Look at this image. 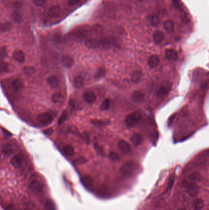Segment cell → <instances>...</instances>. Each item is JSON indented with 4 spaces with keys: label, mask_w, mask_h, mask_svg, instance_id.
<instances>
[{
    "label": "cell",
    "mask_w": 209,
    "mask_h": 210,
    "mask_svg": "<svg viewBox=\"0 0 209 210\" xmlns=\"http://www.w3.org/2000/svg\"><path fill=\"white\" fill-rule=\"evenodd\" d=\"M85 44L89 49H96L98 48H109L115 44L113 39L106 38L104 39H97L94 38L88 39L85 41Z\"/></svg>",
    "instance_id": "6da1fadb"
},
{
    "label": "cell",
    "mask_w": 209,
    "mask_h": 210,
    "mask_svg": "<svg viewBox=\"0 0 209 210\" xmlns=\"http://www.w3.org/2000/svg\"><path fill=\"white\" fill-rule=\"evenodd\" d=\"M137 167V163L133 160L125 162L120 167V172L124 175L130 176L134 173Z\"/></svg>",
    "instance_id": "7a4b0ae2"
},
{
    "label": "cell",
    "mask_w": 209,
    "mask_h": 210,
    "mask_svg": "<svg viewBox=\"0 0 209 210\" xmlns=\"http://www.w3.org/2000/svg\"><path fill=\"white\" fill-rule=\"evenodd\" d=\"M141 118L142 115L139 112H134L128 115L124 121L128 127H133L139 122Z\"/></svg>",
    "instance_id": "3957f363"
},
{
    "label": "cell",
    "mask_w": 209,
    "mask_h": 210,
    "mask_svg": "<svg viewBox=\"0 0 209 210\" xmlns=\"http://www.w3.org/2000/svg\"><path fill=\"white\" fill-rule=\"evenodd\" d=\"M182 186L187 193L191 197H196L199 192V187L194 183H189L188 181H184Z\"/></svg>",
    "instance_id": "277c9868"
},
{
    "label": "cell",
    "mask_w": 209,
    "mask_h": 210,
    "mask_svg": "<svg viewBox=\"0 0 209 210\" xmlns=\"http://www.w3.org/2000/svg\"><path fill=\"white\" fill-rule=\"evenodd\" d=\"M172 84L169 81H164L157 90V95L159 96H162L168 95L171 90Z\"/></svg>",
    "instance_id": "5b68a950"
},
{
    "label": "cell",
    "mask_w": 209,
    "mask_h": 210,
    "mask_svg": "<svg viewBox=\"0 0 209 210\" xmlns=\"http://www.w3.org/2000/svg\"><path fill=\"white\" fill-rule=\"evenodd\" d=\"M53 117L49 113H43L38 115L37 117V122L43 125H49L53 121Z\"/></svg>",
    "instance_id": "8992f818"
},
{
    "label": "cell",
    "mask_w": 209,
    "mask_h": 210,
    "mask_svg": "<svg viewBox=\"0 0 209 210\" xmlns=\"http://www.w3.org/2000/svg\"><path fill=\"white\" fill-rule=\"evenodd\" d=\"M30 189L34 193H40L43 189V184L37 179H32L28 184Z\"/></svg>",
    "instance_id": "52a82bcc"
},
{
    "label": "cell",
    "mask_w": 209,
    "mask_h": 210,
    "mask_svg": "<svg viewBox=\"0 0 209 210\" xmlns=\"http://www.w3.org/2000/svg\"><path fill=\"white\" fill-rule=\"evenodd\" d=\"M132 100L136 103H141L144 102L145 95L141 90H136L132 95Z\"/></svg>",
    "instance_id": "ba28073f"
},
{
    "label": "cell",
    "mask_w": 209,
    "mask_h": 210,
    "mask_svg": "<svg viewBox=\"0 0 209 210\" xmlns=\"http://www.w3.org/2000/svg\"><path fill=\"white\" fill-rule=\"evenodd\" d=\"M118 148L119 150L124 154L129 153L131 151V146L128 143L125 142L124 140H120L118 143Z\"/></svg>",
    "instance_id": "9c48e42d"
},
{
    "label": "cell",
    "mask_w": 209,
    "mask_h": 210,
    "mask_svg": "<svg viewBox=\"0 0 209 210\" xmlns=\"http://www.w3.org/2000/svg\"><path fill=\"white\" fill-rule=\"evenodd\" d=\"M60 11H61V9L59 6L58 5L52 6L48 10L47 15L49 17L51 18L57 17L59 16V14H60Z\"/></svg>",
    "instance_id": "30bf717a"
},
{
    "label": "cell",
    "mask_w": 209,
    "mask_h": 210,
    "mask_svg": "<svg viewBox=\"0 0 209 210\" xmlns=\"http://www.w3.org/2000/svg\"><path fill=\"white\" fill-rule=\"evenodd\" d=\"M83 99L85 102L88 104L94 103L96 99V93L93 91H88L83 94Z\"/></svg>",
    "instance_id": "8fae6325"
},
{
    "label": "cell",
    "mask_w": 209,
    "mask_h": 210,
    "mask_svg": "<svg viewBox=\"0 0 209 210\" xmlns=\"http://www.w3.org/2000/svg\"><path fill=\"white\" fill-rule=\"evenodd\" d=\"M165 55L167 59L172 61H176L178 59V54L176 50L172 49H167L165 51Z\"/></svg>",
    "instance_id": "7c38bea8"
},
{
    "label": "cell",
    "mask_w": 209,
    "mask_h": 210,
    "mask_svg": "<svg viewBox=\"0 0 209 210\" xmlns=\"http://www.w3.org/2000/svg\"><path fill=\"white\" fill-rule=\"evenodd\" d=\"M13 58L17 62L20 63H23L25 60V53H23V51H22L20 50H16L13 53Z\"/></svg>",
    "instance_id": "4fadbf2b"
},
{
    "label": "cell",
    "mask_w": 209,
    "mask_h": 210,
    "mask_svg": "<svg viewBox=\"0 0 209 210\" xmlns=\"http://www.w3.org/2000/svg\"><path fill=\"white\" fill-rule=\"evenodd\" d=\"M160 63V59L158 55H153L149 58L148 61V66L151 68H155L157 67Z\"/></svg>",
    "instance_id": "5bb4252c"
},
{
    "label": "cell",
    "mask_w": 209,
    "mask_h": 210,
    "mask_svg": "<svg viewBox=\"0 0 209 210\" xmlns=\"http://www.w3.org/2000/svg\"><path fill=\"white\" fill-rule=\"evenodd\" d=\"M61 63L64 67L69 68L73 65L74 60L70 56L64 55L61 58Z\"/></svg>",
    "instance_id": "9a60e30c"
},
{
    "label": "cell",
    "mask_w": 209,
    "mask_h": 210,
    "mask_svg": "<svg viewBox=\"0 0 209 210\" xmlns=\"http://www.w3.org/2000/svg\"><path fill=\"white\" fill-rule=\"evenodd\" d=\"M81 182L82 184L85 187L89 188L91 187L94 183L93 178L90 176H84L81 178Z\"/></svg>",
    "instance_id": "2e32d148"
},
{
    "label": "cell",
    "mask_w": 209,
    "mask_h": 210,
    "mask_svg": "<svg viewBox=\"0 0 209 210\" xmlns=\"http://www.w3.org/2000/svg\"><path fill=\"white\" fill-rule=\"evenodd\" d=\"M205 203L203 199L198 198L195 199L193 203V206L194 210H202L204 207Z\"/></svg>",
    "instance_id": "e0dca14e"
},
{
    "label": "cell",
    "mask_w": 209,
    "mask_h": 210,
    "mask_svg": "<svg viewBox=\"0 0 209 210\" xmlns=\"http://www.w3.org/2000/svg\"><path fill=\"white\" fill-rule=\"evenodd\" d=\"M163 27L164 30L169 33H173L174 31V23L171 20H168L164 22Z\"/></svg>",
    "instance_id": "ac0fdd59"
},
{
    "label": "cell",
    "mask_w": 209,
    "mask_h": 210,
    "mask_svg": "<svg viewBox=\"0 0 209 210\" xmlns=\"http://www.w3.org/2000/svg\"><path fill=\"white\" fill-rule=\"evenodd\" d=\"M131 141L135 146H139L142 142V135L139 133H134L131 137Z\"/></svg>",
    "instance_id": "d6986e66"
},
{
    "label": "cell",
    "mask_w": 209,
    "mask_h": 210,
    "mask_svg": "<svg viewBox=\"0 0 209 210\" xmlns=\"http://www.w3.org/2000/svg\"><path fill=\"white\" fill-rule=\"evenodd\" d=\"M164 33L161 31H156L155 33L153 34V41L155 43L160 44L164 40Z\"/></svg>",
    "instance_id": "ffe728a7"
},
{
    "label": "cell",
    "mask_w": 209,
    "mask_h": 210,
    "mask_svg": "<svg viewBox=\"0 0 209 210\" xmlns=\"http://www.w3.org/2000/svg\"><path fill=\"white\" fill-rule=\"evenodd\" d=\"M142 78V73L141 71H135L131 75V81L135 84L140 82Z\"/></svg>",
    "instance_id": "44dd1931"
},
{
    "label": "cell",
    "mask_w": 209,
    "mask_h": 210,
    "mask_svg": "<svg viewBox=\"0 0 209 210\" xmlns=\"http://www.w3.org/2000/svg\"><path fill=\"white\" fill-rule=\"evenodd\" d=\"M22 158L20 156H16L13 157L10 160V163L15 168H19L22 164Z\"/></svg>",
    "instance_id": "7402d4cb"
},
{
    "label": "cell",
    "mask_w": 209,
    "mask_h": 210,
    "mask_svg": "<svg viewBox=\"0 0 209 210\" xmlns=\"http://www.w3.org/2000/svg\"><path fill=\"white\" fill-rule=\"evenodd\" d=\"M73 84L76 88L80 89L84 85V81H83V79L82 76H77L74 79Z\"/></svg>",
    "instance_id": "603a6c76"
},
{
    "label": "cell",
    "mask_w": 209,
    "mask_h": 210,
    "mask_svg": "<svg viewBox=\"0 0 209 210\" xmlns=\"http://www.w3.org/2000/svg\"><path fill=\"white\" fill-rule=\"evenodd\" d=\"M47 82L53 88H56L59 85V80L57 77L55 76H51L48 78Z\"/></svg>",
    "instance_id": "cb8c5ba5"
},
{
    "label": "cell",
    "mask_w": 209,
    "mask_h": 210,
    "mask_svg": "<svg viewBox=\"0 0 209 210\" xmlns=\"http://www.w3.org/2000/svg\"><path fill=\"white\" fill-rule=\"evenodd\" d=\"M188 179L192 182H200L202 179V176L199 172H194L189 175Z\"/></svg>",
    "instance_id": "d4e9b609"
},
{
    "label": "cell",
    "mask_w": 209,
    "mask_h": 210,
    "mask_svg": "<svg viewBox=\"0 0 209 210\" xmlns=\"http://www.w3.org/2000/svg\"><path fill=\"white\" fill-rule=\"evenodd\" d=\"M23 84L20 79H16L12 82V87L15 91L19 92L23 88Z\"/></svg>",
    "instance_id": "484cf974"
},
{
    "label": "cell",
    "mask_w": 209,
    "mask_h": 210,
    "mask_svg": "<svg viewBox=\"0 0 209 210\" xmlns=\"http://www.w3.org/2000/svg\"><path fill=\"white\" fill-rule=\"evenodd\" d=\"M63 151L67 156L71 157L74 154V149L70 145H66L63 148Z\"/></svg>",
    "instance_id": "4316f807"
},
{
    "label": "cell",
    "mask_w": 209,
    "mask_h": 210,
    "mask_svg": "<svg viewBox=\"0 0 209 210\" xmlns=\"http://www.w3.org/2000/svg\"><path fill=\"white\" fill-rule=\"evenodd\" d=\"M12 28V24L9 22H6L0 23V32H6L9 31Z\"/></svg>",
    "instance_id": "83f0119b"
},
{
    "label": "cell",
    "mask_w": 209,
    "mask_h": 210,
    "mask_svg": "<svg viewBox=\"0 0 209 210\" xmlns=\"http://www.w3.org/2000/svg\"><path fill=\"white\" fill-rule=\"evenodd\" d=\"M51 99L53 103H60L63 101V96L61 93H56L53 94Z\"/></svg>",
    "instance_id": "f1b7e54d"
},
{
    "label": "cell",
    "mask_w": 209,
    "mask_h": 210,
    "mask_svg": "<svg viewBox=\"0 0 209 210\" xmlns=\"http://www.w3.org/2000/svg\"><path fill=\"white\" fill-rule=\"evenodd\" d=\"M149 22L150 25L152 26H158V25L160 24V20L159 19V17L157 16H152L150 17L149 19Z\"/></svg>",
    "instance_id": "f546056e"
},
{
    "label": "cell",
    "mask_w": 209,
    "mask_h": 210,
    "mask_svg": "<svg viewBox=\"0 0 209 210\" xmlns=\"http://www.w3.org/2000/svg\"><path fill=\"white\" fill-rule=\"evenodd\" d=\"M12 18L13 20L16 23H20L22 19V16L20 15V14L17 12V11H13L12 13Z\"/></svg>",
    "instance_id": "4dcf8cb0"
},
{
    "label": "cell",
    "mask_w": 209,
    "mask_h": 210,
    "mask_svg": "<svg viewBox=\"0 0 209 210\" xmlns=\"http://www.w3.org/2000/svg\"><path fill=\"white\" fill-rule=\"evenodd\" d=\"M106 71L104 68H100L97 70L96 73L94 75V78L95 79H100L103 78L106 75Z\"/></svg>",
    "instance_id": "1f68e13d"
},
{
    "label": "cell",
    "mask_w": 209,
    "mask_h": 210,
    "mask_svg": "<svg viewBox=\"0 0 209 210\" xmlns=\"http://www.w3.org/2000/svg\"><path fill=\"white\" fill-rule=\"evenodd\" d=\"M110 100L109 99H106L101 104V106H100V109L101 111L107 110L110 108Z\"/></svg>",
    "instance_id": "d6a6232c"
},
{
    "label": "cell",
    "mask_w": 209,
    "mask_h": 210,
    "mask_svg": "<svg viewBox=\"0 0 209 210\" xmlns=\"http://www.w3.org/2000/svg\"><path fill=\"white\" fill-rule=\"evenodd\" d=\"M94 148L96 152L99 155L103 156L104 155V151L101 146H100L98 143H94Z\"/></svg>",
    "instance_id": "836d02e7"
},
{
    "label": "cell",
    "mask_w": 209,
    "mask_h": 210,
    "mask_svg": "<svg viewBox=\"0 0 209 210\" xmlns=\"http://www.w3.org/2000/svg\"><path fill=\"white\" fill-rule=\"evenodd\" d=\"M67 117V112L66 110H64L61 114V116L58 119V125H61L66 120Z\"/></svg>",
    "instance_id": "e575fe53"
},
{
    "label": "cell",
    "mask_w": 209,
    "mask_h": 210,
    "mask_svg": "<svg viewBox=\"0 0 209 210\" xmlns=\"http://www.w3.org/2000/svg\"><path fill=\"white\" fill-rule=\"evenodd\" d=\"M109 158L112 161H118L120 160V157L117 153L115 152H110L109 153Z\"/></svg>",
    "instance_id": "d590c367"
},
{
    "label": "cell",
    "mask_w": 209,
    "mask_h": 210,
    "mask_svg": "<svg viewBox=\"0 0 209 210\" xmlns=\"http://www.w3.org/2000/svg\"><path fill=\"white\" fill-rule=\"evenodd\" d=\"M3 151L6 155H9L13 152V149L9 144H6L4 146Z\"/></svg>",
    "instance_id": "8d00e7d4"
},
{
    "label": "cell",
    "mask_w": 209,
    "mask_h": 210,
    "mask_svg": "<svg viewBox=\"0 0 209 210\" xmlns=\"http://www.w3.org/2000/svg\"><path fill=\"white\" fill-rule=\"evenodd\" d=\"M87 159L84 157H79V158H77L76 159V160H74L73 161V163L76 165H82V164H84L85 163L87 162Z\"/></svg>",
    "instance_id": "74e56055"
},
{
    "label": "cell",
    "mask_w": 209,
    "mask_h": 210,
    "mask_svg": "<svg viewBox=\"0 0 209 210\" xmlns=\"http://www.w3.org/2000/svg\"><path fill=\"white\" fill-rule=\"evenodd\" d=\"M23 72L26 75H31L33 74L35 72V69L34 68L30 67V66H26L23 68Z\"/></svg>",
    "instance_id": "f35d334b"
},
{
    "label": "cell",
    "mask_w": 209,
    "mask_h": 210,
    "mask_svg": "<svg viewBox=\"0 0 209 210\" xmlns=\"http://www.w3.org/2000/svg\"><path fill=\"white\" fill-rule=\"evenodd\" d=\"M45 207L46 210H55L54 203L51 200H47L46 202Z\"/></svg>",
    "instance_id": "ab89813d"
},
{
    "label": "cell",
    "mask_w": 209,
    "mask_h": 210,
    "mask_svg": "<svg viewBox=\"0 0 209 210\" xmlns=\"http://www.w3.org/2000/svg\"><path fill=\"white\" fill-rule=\"evenodd\" d=\"M9 69V65L6 63H1L0 64V72L1 73H5L8 71Z\"/></svg>",
    "instance_id": "60d3db41"
},
{
    "label": "cell",
    "mask_w": 209,
    "mask_h": 210,
    "mask_svg": "<svg viewBox=\"0 0 209 210\" xmlns=\"http://www.w3.org/2000/svg\"><path fill=\"white\" fill-rule=\"evenodd\" d=\"M47 2V0H33V3L34 5L38 7L43 6Z\"/></svg>",
    "instance_id": "b9f144b4"
},
{
    "label": "cell",
    "mask_w": 209,
    "mask_h": 210,
    "mask_svg": "<svg viewBox=\"0 0 209 210\" xmlns=\"http://www.w3.org/2000/svg\"><path fill=\"white\" fill-rule=\"evenodd\" d=\"M53 39H54V41L55 42V43L60 44L62 43V38H61V36L60 35H58V34H55L54 35V37H53Z\"/></svg>",
    "instance_id": "7bdbcfd3"
},
{
    "label": "cell",
    "mask_w": 209,
    "mask_h": 210,
    "mask_svg": "<svg viewBox=\"0 0 209 210\" xmlns=\"http://www.w3.org/2000/svg\"><path fill=\"white\" fill-rule=\"evenodd\" d=\"M91 122L96 125H100V126H103V125H107V121H104V120H92Z\"/></svg>",
    "instance_id": "ee69618b"
},
{
    "label": "cell",
    "mask_w": 209,
    "mask_h": 210,
    "mask_svg": "<svg viewBox=\"0 0 209 210\" xmlns=\"http://www.w3.org/2000/svg\"><path fill=\"white\" fill-rule=\"evenodd\" d=\"M174 177L172 176L169 181V183L168 184V187H167V190L169 191V190H171L172 189V187L174 185Z\"/></svg>",
    "instance_id": "f6af8a7d"
},
{
    "label": "cell",
    "mask_w": 209,
    "mask_h": 210,
    "mask_svg": "<svg viewBox=\"0 0 209 210\" xmlns=\"http://www.w3.org/2000/svg\"><path fill=\"white\" fill-rule=\"evenodd\" d=\"M6 49L4 47L2 49V50L0 52V61H2L4 57H6Z\"/></svg>",
    "instance_id": "bcb514c9"
},
{
    "label": "cell",
    "mask_w": 209,
    "mask_h": 210,
    "mask_svg": "<svg viewBox=\"0 0 209 210\" xmlns=\"http://www.w3.org/2000/svg\"><path fill=\"white\" fill-rule=\"evenodd\" d=\"M80 2V0H68V5L70 6H76L79 4Z\"/></svg>",
    "instance_id": "7dc6e473"
},
{
    "label": "cell",
    "mask_w": 209,
    "mask_h": 210,
    "mask_svg": "<svg viewBox=\"0 0 209 210\" xmlns=\"http://www.w3.org/2000/svg\"><path fill=\"white\" fill-rule=\"evenodd\" d=\"M173 1V4L175 8L177 9H180V1L179 0H172Z\"/></svg>",
    "instance_id": "c3c4849f"
},
{
    "label": "cell",
    "mask_w": 209,
    "mask_h": 210,
    "mask_svg": "<svg viewBox=\"0 0 209 210\" xmlns=\"http://www.w3.org/2000/svg\"><path fill=\"white\" fill-rule=\"evenodd\" d=\"M44 132V133H46L47 135L50 136V135H51L53 133V130H52V129H47V130H45Z\"/></svg>",
    "instance_id": "681fc988"
},
{
    "label": "cell",
    "mask_w": 209,
    "mask_h": 210,
    "mask_svg": "<svg viewBox=\"0 0 209 210\" xmlns=\"http://www.w3.org/2000/svg\"><path fill=\"white\" fill-rule=\"evenodd\" d=\"M3 132H4V133L5 134V135H6V136H10L12 135H11V133H10V132H9L8 131H7L6 130H5V129H3Z\"/></svg>",
    "instance_id": "f907efd6"
},
{
    "label": "cell",
    "mask_w": 209,
    "mask_h": 210,
    "mask_svg": "<svg viewBox=\"0 0 209 210\" xmlns=\"http://www.w3.org/2000/svg\"><path fill=\"white\" fill-rule=\"evenodd\" d=\"M180 210H185V209H180Z\"/></svg>",
    "instance_id": "816d5d0a"
}]
</instances>
